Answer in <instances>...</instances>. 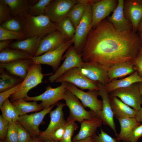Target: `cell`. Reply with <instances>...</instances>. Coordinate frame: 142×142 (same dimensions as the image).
I'll return each mask as SVG.
<instances>
[{
    "label": "cell",
    "instance_id": "23",
    "mask_svg": "<svg viewBox=\"0 0 142 142\" xmlns=\"http://www.w3.org/2000/svg\"><path fill=\"white\" fill-rule=\"evenodd\" d=\"M42 38L39 36H35L23 40H16L11 43L8 47L23 51L33 57L38 49Z\"/></svg>",
    "mask_w": 142,
    "mask_h": 142
},
{
    "label": "cell",
    "instance_id": "4",
    "mask_svg": "<svg viewBox=\"0 0 142 142\" xmlns=\"http://www.w3.org/2000/svg\"><path fill=\"white\" fill-rule=\"evenodd\" d=\"M64 100L65 102V106L69 109V115L67 121H77L81 123L84 120L95 116L94 112L91 110L89 111L86 110L78 98L67 89L64 93Z\"/></svg>",
    "mask_w": 142,
    "mask_h": 142
},
{
    "label": "cell",
    "instance_id": "19",
    "mask_svg": "<svg viewBox=\"0 0 142 142\" xmlns=\"http://www.w3.org/2000/svg\"><path fill=\"white\" fill-rule=\"evenodd\" d=\"M32 59L19 60L4 64H0V70H6L10 74L24 80L32 64Z\"/></svg>",
    "mask_w": 142,
    "mask_h": 142
},
{
    "label": "cell",
    "instance_id": "36",
    "mask_svg": "<svg viewBox=\"0 0 142 142\" xmlns=\"http://www.w3.org/2000/svg\"><path fill=\"white\" fill-rule=\"evenodd\" d=\"M51 0H39L36 3L30 5L28 14L32 16L45 15V8Z\"/></svg>",
    "mask_w": 142,
    "mask_h": 142
},
{
    "label": "cell",
    "instance_id": "49",
    "mask_svg": "<svg viewBox=\"0 0 142 142\" xmlns=\"http://www.w3.org/2000/svg\"><path fill=\"white\" fill-rule=\"evenodd\" d=\"M135 118L138 122L142 123V107L136 111Z\"/></svg>",
    "mask_w": 142,
    "mask_h": 142
},
{
    "label": "cell",
    "instance_id": "22",
    "mask_svg": "<svg viewBox=\"0 0 142 142\" xmlns=\"http://www.w3.org/2000/svg\"><path fill=\"white\" fill-rule=\"evenodd\" d=\"M81 123L80 130L73 137L72 142H75L92 137L96 134L97 129L100 127L102 121L96 116L83 120Z\"/></svg>",
    "mask_w": 142,
    "mask_h": 142
},
{
    "label": "cell",
    "instance_id": "37",
    "mask_svg": "<svg viewBox=\"0 0 142 142\" xmlns=\"http://www.w3.org/2000/svg\"><path fill=\"white\" fill-rule=\"evenodd\" d=\"M27 38L22 33L8 30L0 27V41L5 40H22Z\"/></svg>",
    "mask_w": 142,
    "mask_h": 142
},
{
    "label": "cell",
    "instance_id": "11",
    "mask_svg": "<svg viewBox=\"0 0 142 142\" xmlns=\"http://www.w3.org/2000/svg\"><path fill=\"white\" fill-rule=\"evenodd\" d=\"M73 43V39L64 43L57 48L47 52L40 56L33 57V64H44L51 67L56 71L59 67L64 53Z\"/></svg>",
    "mask_w": 142,
    "mask_h": 142
},
{
    "label": "cell",
    "instance_id": "15",
    "mask_svg": "<svg viewBox=\"0 0 142 142\" xmlns=\"http://www.w3.org/2000/svg\"><path fill=\"white\" fill-rule=\"evenodd\" d=\"M78 68L90 80L101 83L104 86L109 82L108 70L96 63L83 62Z\"/></svg>",
    "mask_w": 142,
    "mask_h": 142
},
{
    "label": "cell",
    "instance_id": "6",
    "mask_svg": "<svg viewBox=\"0 0 142 142\" xmlns=\"http://www.w3.org/2000/svg\"><path fill=\"white\" fill-rule=\"evenodd\" d=\"M68 84V82H63L60 85L55 88L49 85L46 87V90L42 94L32 97L28 96L23 99L27 101H40L41 103L40 104L43 109L48 108L55 105L59 101L64 100Z\"/></svg>",
    "mask_w": 142,
    "mask_h": 142
},
{
    "label": "cell",
    "instance_id": "50",
    "mask_svg": "<svg viewBox=\"0 0 142 142\" xmlns=\"http://www.w3.org/2000/svg\"><path fill=\"white\" fill-rule=\"evenodd\" d=\"M98 0H78V3H83L87 5L88 4L92 5L94 3Z\"/></svg>",
    "mask_w": 142,
    "mask_h": 142
},
{
    "label": "cell",
    "instance_id": "38",
    "mask_svg": "<svg viewBox=\"0 0 142 142\" xmlns=\"http://www.w3.org/2000/svg\"><path fill=\"white\" fill-rule=\"evenodd\" d=\"M78 128L75 122L67 120L64 133L61 140L59 142H72V137L74 131Z\"/></svg>",
    "mask_w": 142,
    "mask_h": 142
},
{
    "label": "cell",
    "instance_id": "10",
    "mask_svg": "<svg viewBox=\"0 0 142 142\" xmlns=\"http://www.w3.org/2000/svg\"><path fill=\"white\" fill-rule=\"evenodd\" d=\"M99 89L98 95L101 97L103 103L102 109L95 112V116L100 119L105 125L109 126L114 132L117 137L118 134L116 131L114 122V115L112 109L109 93L105 86L101 83L97 82Z\"/></svg>",
    "mask_w": 142,
    "mask_h": 142
},
{
    "label": "cell",
    "instance_id": "12",
    "mask_svg": "<svg viewBox=\"0 0 142 142\" xmlns=\"http://www.w3.org/2000/svg\"><path fill=\"white\" fill-rule=\"evenodd\" d=\"M78 0H51L46 7L45 15L53 22L57 23L66 17Z\"/></svg>",
    "mask_w": 142,
    "mask_h": 142
},
{
    "label": "cell",
    "instance_id": "48",
    "mask_svg": "<svg viewBox=\"0 0 142 142\" xmlns=\"http://www.w3.org/2000/svg\"><path fill=\"white\" fill-rule=\"evenodd\" d=\"M13 40H5L0 41V51L8 47V45L13 42Z\"/></svg>",
    "mask_w": 142,
    "mask_h": 142
},
{
    "label": "cell",
    "instance_id": "13",
    "mask_svg": "<svg viewBox=\"0 0 142 142\" xmlns=\"http://www.w3.org/2000/svg\"><path fill=\"white\" fill-rule=\"evenodd\" d=\"M67 89L78 98L85 108L88 107L95 113L102 109V101L98 98L99 90H89L85 92L68 83Z\"/></svg>",
    "mask_w": 142,
    "mask_h": 142
},
{
    "label": "cell",
    "instance_id": "32",
    "mask_svg": "<svg viewBox=\"0 0 142 142\" xmlns=\"http://www.w3.org/2000/svg\"><path fill=\"white\" fill-rule=\"evenodd\" d=\"M56 25L57 30L60 32L66 41L70 40L73 38L76 29L68 17H66L56 23Z\"/></svg>",
    "mask_w": 142,
    "mask_h": 142
},
{
    "label": "cell",
    "instance_id": "2",
    "mask_svg": "<svg viewBox=\"0 0 142 142\" xmlns=\"http://www.w3.org/2000/svg\"><path fill=\"white\" fill-rule=\"evenodd\" d=\"M25 17V34L27 38L38 36L43 38L57 30L56 23L45 15L33 16L27 13Z\"/></svg>",
    "mask_w": 142,
    "mask_h": 142
},
{
    "label": "cell",
    "instance_id": "21",
    "mask_svg": "<svg viewBox=\"0 0 142 142\" xmlns=\"http://www.w3.org/2000/svg\"><path fill=\"white\" fill-rule=\"evenodd\" d=\"M124 1H118V4L108 21L120 31L130 30L132 28L130 22L125 17L124 12Z\"/></svg>",
    "mask_w": 142,
    "mask_h": 142
},
{
    "label": "cell",
    "instance_id": "26",
    "mask_svg": "<svg viewBox=\"0 0 142 142\" xmlns=\"http://www.w3.org/2000/svg\"><path fill=\"white\" fill-rule=\"evenodd\" d=\"M142 82V78L136 71L131 75L125 78L119 80L114 79L105 86L108 93L116 89L126 87L137 83Z\"/></svg>",
    "mask_w": 142,
    "mask_h": 142
},
{
    "label": "cell",
    "instance_id": "54",
    "mask_svg": "<svg viewBox=\"0 0 142 142\" xmlns=\"http://www.w3.org/2000/svg\"><path fill=\"white\" fill-rule=\"evenodd\" d=\"M40 142H56L53 141H41Z\"/></svg>",
    "mask_w": 142,
    "mask_h": 142
},
{
    "label": "cell",
    "instance_id": "40",
    "mask_svg": "<svg viewBox=\"0 0 142 142\" xmlns=\"http://www.w3.org/2000/svg\"><path fill=\"white\" fill-rule=\"evenodd\" d=\"M92 138L94 142H120L117 138H113L101 129L98 135L95 134Z\"/></svg>",
    "mask_w": 142,
    "mask_h": 142
},
{
    "label": "cell",
    "instance_id": "44",
    "mask_svg": "<svg viewBox=\"0 0 142 142\" xmlns=\"http://www.w3.org/2000/svg\"><path fill=\"white\" fill-rule=\"evenodd\" d=\"M142 137V124L135 127L128 136L126 142H137Z\"/></svg>",
    "mask_w": 142,
    "mask_h": 142
},
{
    "label": "cell",
    "instance_id": "5",
    "mask_svg": "<svg viewBox=\"0 0 142 142\" xmlns=\"http://www.w3.org/2000/svg\"><path fill=\"white\" fill-rule=\"evenodd\" d=\"M92 6L91 4L87 5L83 16L76 29L73 38L75 50L80 55L88 36L92 28Z\"/></svg>",
    "mask_w": 142,
    "mask_h": 142
},
{
    "label": "cell",
    "instance_id": "16",
    "mask_svg": "<svg viewBox=\"0 0 142 142\" xmlns=\"http://www.w3.org/2000/svg\"><path fill=\"white\" fill-rule=\"evenodd\" d=\"M116 5L114 0H98L92 6V28L97 26L113 11Z\"/></svg>",
    "mask_w": 142,
    "mask_h": 142
},
{
    "label": "cell",
    "instance_id": "31",
    "mask_svg": "<svg viewBox=\"0 0 142 142\" xmlns=\"http://www.w3.org/2000/svg\"><path fill=\"white\" fill-rule=\"evenodd\" d=\"M11 103L17 109L19 116L31 112L39 111L43 109L40 104H38L36 101L28 102L21 99Z\"/></svg>",
    "mask_w": 142,
    "mask_h": 142
},
{
    "label": "cell",
    "instance_id": "51",
    "mask_svg": "<svg viewBox=\"0 0 142 142\" xmlns=\"http://www.w3.org/2000/svg\"><path fill=\"white\" fill-rule=\"evenodd\" d=\"M75 142H94L92 137H89L85 139Z\"/></svg>",
    "mask_w": 142,
    "mask_h": 142
},
{
    "label": "cell",
    "instance_id": "42",
    "mask_svg": "<svg viewBox=\"0 0 142 142\" xmlns=\"http://www.w3.org/2000/svg\"><path fill=\"white\" fill-rule=\"evenodd\" d=\"M12 16L8 6L3 0H0V24L10 18Z\"/></svg>",
    "mask_w": 142,
    "mask_h": 142
},
{
    "label": "cell",
    "instance_id": "35",
    "mask_svg": "<svg viewBox=\"0 0 142 142\" xmlns=\"http://www.w3.org/2000/svg\"><path fill=\"white\" fill-rule=\"evenodd\" d=\"M86 6L80 3H76L71 8L66 16L69 19L75 29L82 18Z\"/></svg>",
    "mask_w": 142,
    "mask_h": 142
},
{
    "label": "cell",
    "instance_id": "29",
    "mask_svg": "<svg viewBox=\"0 0 142 142\" xmlns=\"http://www.w3.org/2000/svg\"><path fill=\"white\" fill-rule=\"evenodd\" d=\"M10 8L12 16H24L28 13L30 4L27 0H3Z\"/></svg>",
    "mask_w": 142,
    "mask_h": 142
},
{
    "label": "cell",
    "instance_id": "7",
    "mask_svg": "<svg viewBox=\"0 0 142 142\" xmlns=\"http://www.w3.org/2000/svg\"><path fill=\"white\" fill-rule=\"evenodd\" d=\"M136 83L126 87L115 90L110 93L109 96L118 98L124 103L138 111L141 108L142 95L140 92L139 84Z\"/></svg>",
    "mask_w": 142,
    "mask_h": 142
},
{
    "label": "cell",
    "instance_id": "33",
    "mask_svg": "<svg viewBox=\"0 0 142 142\" xmlns=\"http://www.w3.org/2000/svg\"><path fill=\"white\" fill-rule=\"evenodd\" d=\"M23 80L0 70V92L8 90L17 85Z\"/></svg>",
    "mask_w": 142,
    "mask_h": 142
},
{
    "label": "cell",
    "instance_id": "55",
    "mask_svg": "<svg viewBox=\"0 0 142 142\" xmlns=\"http://www.w3.org/2000/svg\"><path fill=\"white\" fill-rule=\"evenodd\" d=\"M140 29H142V21L140 24Z\"/></svg>",
    "mask_w": 142,
    "mask_h": 142
},
{
    "label": "cell",
    "instance_id": "3",
    "mask_svg": "<svg viewBox=\"0 0 142 142\" xmlns=\"http://www.w3.org/2000/svg\"><path fill=\"white\" fill-rule=\"evenodd\" d=\"M42 70L41 64H32L19 88L10 97V101L12 102L28 96L27 93L30 90L42 82L44 75Z\"/></svg>",
    "mask_w": 142,
    "mask_h": 142
},
{
    "label": "cell",
    "instance_id": "45",
    "mask_svg": "<svg viewBox=\"0 0 142 142\" xmlns=\"http://www.w3.org/2000/svg\"><path fill=\"white\" fill-rule=\"evenodd\" d=\"M22 82L13 87L0 93V106L6 99L9 98V97L18 90Z\"/></svg>",
    "mask_w": 142,
    "mask_h": 142
},
{
    "label": "cell",
    "instance_id": "24",
    "mask_svg": "<svg viewBox=\"0 0 142 142\" xmlns=\"http://www.w3.org/2000/svg\"><path fill=\"white\" fill-rule=\"evenodd\" d=\"M135 69L133 61L115 64L111 66L108 70L109 82L115 79L134 73Z\"/></svg>",
    "mask_w": 142,
    "mask_h": 142
},
{
    "label": "cell",
    "instance_id": "53",
    "mask_svg": "<svg viewBox=\"0 0 142 142\" xmlns=\"http://www.w3.org/2000/svg\"><path fill=\"white\" fill-rule=\"evenodd\" d=\"M139 86L140 93L142 95V82L139 83Z\"/></svg>",
    "mask_w": 142,
    "mask_h": 142
},
{
    "label": "cell",
    "instance_id": "43",
    "mask_svg": "<svg viewBox=\"0 0 142 142\" xmlns=\"http://www.w3.org/2000/svg\"><path fill=\"white\" fill-rule=\"evenodd\" d=\"M18 134V142H29L33 138L21 124L16 122Z\"/></svg>",
    "mask_w": 142,
    "mask_h": 142
},
{
    "label": "cell",
    "instance_id": "8",
    "mask_svg": "<svg viewBox=\"0 0 142 142\" xmlns=\"http://www.w3.org/2000/svg\"><path fill=\"white\" fill-rule=\"evenodd\" d=\"M57 83L67 82L71 83L82 90H99L97 82L92 80L83 74L77 67L71 69L55 81Z\"/></svg>",
    "mask_w": 142,
    "mask_h": 142
},
{
    "label": "cell",
    "instance_id": "30",
    "mask_svg": "<svg viewBox=\"0 0 142 142\" xmlns=\"http://www.w3.org/2000/svg\"><path fill=\"white\" fill-rule=\"evenodd\" d=\"M0 27L8 30L25 34V16H12L9 19L1 24Z\"/></svg>",
    "mask_w": 142,
    "mask_h": 142
},
{
    "label": "cell",
    "instance_id": "41",
    "mask_svg": "<svg viewBox=\"0 0 142 142\" xmlns=\"http://www.w3.org/2000/svg\"><path fill=\"white\" fill-rule=\"evenodd\" d=\"M66 122L67 120L64 124L55 130L44 141H51L56 142L60 141L62 139L64 133Z\"/></svg>",
    "mask_w": 142,
    "mask_h": 142
},
{
    "label": "cell",
    "instance_id": "17",
    "mask_svg": "<svg viewBox=\"0 0 142 142\" xmlns=\"http://www.w3.org/2000/svg\"><path fill=\"white\" fill-rule=\"evenodd\" d=\"M57 108L49 113L50 121L47 128L41 132L38 136L41 141H43L55 130L64 124L66 121L64 118L63 109L65 106L62 102H58L56 104Z\"/></svg>",
    "mask_w": 142,
    "mask_h": 142
},
{
    "label": "cell",
    "instance_id": "52",
    "mask_svg": "<svg viewBox=\"0 0 142 142\" xmlns=\"http://www.w3.org/2000/svg\"><path fill=\"white\" fill-rule=\"evenodd\" d=\"M41 141L39 139L38 137L33 138L32 140L29 142H40Z\"/></svg>",
    "mask_w": 142,
    "mask_h": 142
},
{
    "label": "cell",
    "instance_id": "9",
    "mask_svg": "<svg viewBox=\"0 0 142 142\" xmlns=\"http://www.w3.org/2000/svg\"><path fill=\"white\" fill-rule=\"evenodd\" d=\"M54 105L38 112L19 116L16 122L23 126L32 138L38 137L41 132L39 129V125L44 117L51 111Z\"/></svg>",
    "mask_w": 142,
    "mask_h": 142
},
{
    "label": "cell",
    "instance_id": "47",
    "mask_svg": "<svg viewBox=\"0 0 142 142\" xmlns=\"http://www.w3.org/2000/svg\"><path fill=\"white\" fill-rule=\"evenodd\" d=\"M135 68L139 75L142 78V55L137 56L133 61Z\"/></svg>",
    "mask_w": 142,
    "mask_h": 142
},
{
    "label": "cell",
    "instance_id": "28",
    "mask_svg": "<svg viewBox=\"0 0 142 142\" xmlns=\"http://www.w3.org/2000/svg\"><path fill=\"white\" fill-rule=\"evenodd\" d=\"M117 119L120 125V130L117 138L119 141L126 142L132 130L141 124L135 118H123Z\"/></svg>",
    "mask_w": 142,
    "mask_h": 142
},
{
    "label": "cell",
    "instance_id": "14",
    "mask_svg": "<svg viewBox=\"0 0 142 142\" xmlns=\"http://www.w3.org/2000/svg\"><path fill=\"white\" fill-rule=\"evenodd\" d=\"M65 59L62 64L49 77L51 82H55L67 71L74 67H79L83 62L81 55L75 51L74 45H71L67 50Z\"/></svg>",
    "mask_w": 142,
    "mask_h": 142
},
{
    "label": "cell",
    "instance_id": "39",
    "mask_svg": "<svg viewBox=\"0 0 142 142\" xmlns=\"http://www.w3.org/2000/svg\"><path fill=\"white\" fill-rule=\"evenodd\" d=\"M5 142H18V134L16 122H9Z\"/></svg>",
    "mask_w": 142,
    "mask_h": 142
},
{
    "label": "cell",
    "instance_id": "34",
    "mask_svg": "<svg viewBox=\"0 0 142 142\" xmlns=\"http://www.w3.org/2000/svg\"><path fill=\"white\" fill-rule=\"evenodd\" d=\"M0 109L2 115L8 122H16L18 120L19 116L17 109L9 98L3 103Z\"/></svg>",
    "mask_w": 142,
    "mask_h": 142
},
{
    "label": "cell",
    "instance_id": "46",
    "mask_svg": "<svg viewBox=\"0 0 142 142\" xmlns=\"http://www.w3.org/2000/svg\"><path fill=\"white\" fill-rule=\"evenodd\" d=\"M9 122L2 115H0V139L4 141L7 135L8 127Z\"/></svg>",
    "mask_w": 142,
    "mask_h": 142
},
{
    "label": "cell",
    "instance_id": "25",
    "mask_svg": "<svg viewBox=\"0 0 142 142\" xmlns=\"http://www.w3.org/2000/svg\"><path fill=\"white\" fill-rule=\"evenodd\" d=\"M114 116L117 119L123 118H135L136 111L118 98L109 96Z\"/></svg>",
    "mask_w": 142,
    "mask_h": 142
},
{
    "label": "cell",
    "instance_id": "27",
    "mask_svg": "<svg viewBox=\"0 0 142 142\" xmlns=\"http://www.w3.org/2000/svg\"><path fill=\"white\" fill-rule=\"evenodd\" d=\"M33 57L23 51L7 47L0 51V64L7 63L26 59H32Z\"/></svg>",
    "mask_w": 142,
    "mask_h": 142
},
{
    "label": "cell",
    "instance_id": "56",
    "mask_svg": "<svg viewBox=\"0 0 142 142\" xmlns=\"http://www.w3.org/2000/svg\"><path fill=\"white\" fill-rule=\"evenodd\" d=\"M0 142H5L4 141L0 140Z\"/></svg>",
    "mask_w": 142,
    "mask_h": 142
},
{
    "label": "cell",
    "instance_id": "57",
    "mask_svg": "<svg viewBox=\"0 0 142 142\" xmlns=\"http://www.w3.org/2000/svg\"><path fill=\"white\" fill-rule=\"evenodd\" d=\"M141 54V55H142V54Z\"/></svg>",
    "mask_w": 142,
    "mask_h": 142
},
{
    "label": "cell",
    "instance_id": "20",
    "mask_svg": "<svg viewBox=\"0 0 142 142\" xmlns=\"http://www.w3.org/2000/svg\"><path fill=\"white\" fill-rule=\"evenodd\" d=\"M124 12L133 31L136 30L142 19V4L135 1H126L124 3Z\"/></svg>",
    "mask_w": 142,
    "mask_h": 142
},
{
    "label": "cell",
    "instance_id": "18",
    "mask_svg": "<svg viewBox=\"0 0 142 142\" xmlns=\"http://www.w3.org/2000/svg\"><path fill=\"white\" fill-rule=\"evenodd\" d=\"M66 42L58 30L48 34L41 40L38 50L33 57H37L58 48Z\"/></svg>",
    "mask_w": 142,
    "mask_h": 142
},
{
    "label": "cell",
    "instance_id": "1",
    "mask_svg": "<svg viewBox=\"0 0 142 142\" xmlns=\"http://www.w3.org/2000/svg\"><path fill=\"white\" fill-rule=\"evenodd\" d=\"M139 48L133 31H119L105 19L90 31L81 55L83 62L96 63L108 70L115 64L133 61Z\"/></svg>",
    "mask_w": 142,
    "mask_h": 142
}]
</instances>
